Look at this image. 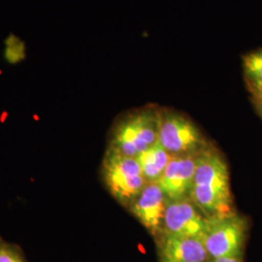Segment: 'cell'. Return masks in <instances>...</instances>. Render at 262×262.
<instances>
[{"label": "cell", "mask_w": 262, "mask_h": 262, "mask_svg": "<svg viewBox=\"0 0 262 262\" xmlns=\"http://www.w3.org/2000/svg\"><path fill=\"white\" fill-rule=\"evenodd\" d=\"M190 198L207 217L234 214L228 166L211 146L198 158Z\"/></svg>", "instance_id": "cell-1"}, {"label": "cell", "mask_w": 262, "mask_h": 262, "mask_svg": "<svg viewBox=\"0 0 262 262\" xmlns=\"http://www.w3.org/2000/svg\"><path fill=\"white\" fill-rule=\"evenodd\" d=\"M158 139V108H142L122 116L115 123L108 148L136 159Z\"/></svg>", "instance_id": "cell-2"}, {"label": "cell", "mask_w": 262, "mask_h": 262, "mask_svg": "<svg viewBox=\"0 0 262 262\" xmlns=\"http://www.w3.org/2000/svg\"><path fill=\"white\" fill-rule=\"evenodd\" d=\"M102 179L108 191L122 206H130L147 185L137 159L107 149L102 162Z\"/></svg>", "instance_id": "cell-3"}, {"label": "cell", "mask_w": 262, "mask_h": 262, "mask_svg": "<svg viewBox=\"0 0 262 262\" xmlns=\"http://www.w3.org/2000/svg\"><path fill=\"white\" fill-rule=\"evenodd\" d=\"M159 139L172 157L199 154L210 146L201 130L187 116L171 109H158Z\"/></svg>", "instance_id": "cell-4"}, {"label": "cell", "mask_w": 262, "mask_h": 262, "mask_svg": "<svg viewBox=\"0 0 262 262\" xmlns=\"http://www.w3.org/2000/svg\"><path fill=\"white\" fill-rule=\"evenodd\" d=\"M246 233V224L241 216L231 215L208 217L203 243L211 259L239 256Z\"/></svg>", "instance_id": "cell-5"}, {"label": "cell", "mask_w": 262, "mask_h": 262, "mask_svg": "<svg viewBox=\"0 0 262 262\" xmlns=\"http://www.w3.org/2000/svg\"><path fill=\"white\" fill-rule=\"evenodd\" d=\"M208 217L190 197L168 200L162 234L203 238Z\"/></svg>", "instance_id": "cell-6"}, {"label": "cell", "mask_w": 262, "mask_h": 262, "mask_svg": "<svg viewBox=\"0 0 262 262\" xmlns=\"http://www.w3.org/2000/svg\"><path fill=\"white\" fill-rule=\"evenodd\" d=\"M168 198L158 183L147 184L140 194L128 207L134 215L150 234H162L163 220Z\"/></svg>", "instance_id": "cell-7"}, {"label": "cell", "mask_w": 262, "mask_h": 262, "mask_svg": "<svg viewBox=\"0 0 262 262\" xmlns=\"http://www.w3.org/2000/svg\"><path fill=\"white\" fill-rule=\"evenodd\" d=\"M202 152V151H201ZM173 157L158 184L168 200L190 197L200 154Z\"/></svg>", "instance_id": "cell-8"}, {"label": "cell", "mask_w": 262, "mask_h": 262, "mask_svg": "<svg viewBox=\"0 0 262 262\" xmlns=\"http://www.w3.org/2000/svg\"><path fill=\"white\" fill-rule=\"evenodd\" d=\"M160 262H209L202 238L161 235Z\"/></svg>", "instance_id": "cell-9"}, {"label": "cell", "mask_w": 262, "mask_h": 262, "mask_svg": "<svg viewBox=\"0 0 262 262\" xmlns=\"http://www.w3.org/2000/svg\"><path fill=\"white\" fill-rule=\"evenodd\" d=\"M172 158L159 142L136 158L147 184L159 182Z\"/></svg>", "instance_id": "cell-10"}, {"label": "cell", "mask_w": 262, "mask_h": 262, "mask_svg": "<svg viewBox=\"0 0 262 262\" xmlns=\"http://www.w3.org/2000/svg\"><path fill=\"white\" fill-rule=\"evenodd\" d=\"M243 66L246 78L255 95H262V50L244 56Z\"/></svg>", "instance_id": "cell-11"}, {"label": "cell", "mask_w": 262, "mask_h": 262, "mask_svg": "<svg viewBox=\"0 0 262 262\" xmlns=\"http://www.w3.org/2000/svg\"><path fill=\"white\" fill-rule=\"evenodd\" d=\"M25 56V46L17 37H11L7 40L6 58L7 60L16 63L20 61Z\"/></svg>", "instance_id": "cell-12"}, {"label": "cell", "mask_w": 262, "mask_h": 262, "mask_svg": "<svg viewBox=\"0 0 262 262\" xmlns=\"http://www.w3.org/2000/svg\"><path fill=\"white\" fill-rule=\"evenodd\" d=\"M0 262H24V259L19 250L0 240Z\"/></svg>", "instance_id": "cell-13"}, {"label": "cell", "mask_w": 262, "mask_h": 262, "mask_svg": "<svg viewBox=\"0 0 262 262\" xmlns=\"http://www.w3.org/2000/svg\"><path fill=\"white\" fill-rule=\"evenodd\" d=\"M209 262H241L239 259V256H228V257H221L211 259Z\"/></svg>", "instance_id": "cell-14"}, {"label": "cell", "mask_w": 262, "mask_h": 262, "mask_svg": "<svg viewBox=\"0 0 262 262\" xmlns=\"http://www.w3.org/2000/svg\"><path fill=\"white\" fill-rule=\"evenodd\" d=\"M254 103L256 106V109L262 117V95H255L254 97Z\"/></svg>", "instance_id": "cell-15"}]
</instances>
